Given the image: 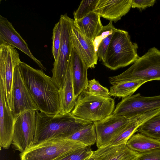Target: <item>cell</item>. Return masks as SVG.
<instances>
[{
    "mask_svg": "<svg viewBox=\"0 0 160 160\" xmlns=\"http://www.w3.org/2000/svg\"><path fill=\"white\" fill-rule=\"evenodd\" d=\"M21 75L39 111L51 115L59 114L58 89L52 78L41 70L23 62L18 65Z\"/></svg>",
    "mask_w": 160,
    "mask_h": 160,
    "instance_id": "1",
    "label": "cell"
},
{
    "mask_svg": "<svg viewBox=\"0 0 160 160\" xmlns=\"http://www.w3.org/2000/svg\"><path fill=\"white\" fill-rule=\"evenodd\" d=\"M92 123L70 113L51 115L37 111L33 145L50 139H63Z\"/></svg>",
    "mask_w": 160,
    "mask_h": 160,
    "instance_id": "2",
    "label": "cell"
},
{
    "mask_svg": "<svg viewBox=\"0 0 160 160\" xmlns=\"http://www.w3.org/2000/svg\"><path fill=\"white\" fill-rule=\"evenodd\" d=\"M138 49L137 44L131 41L128 32L117 29L113 33L102 62L112 70L125 67L139 57Z\"/></svg>",
    "mask_w": 160,
    "mask_h": 160,
    "instance_id": "3",
    "label": "cell"
},
{
    "mask_svg": "<svg viewBox=\"0 0 160 160\" xmlns=\"http://www.w3.org/2000/svg\"><path fill=\"white\" fill-rule=\"evenodd\" d=\"M108 79L112 85L121 82L160 80V50L150 48L126 70Z\"/></svg>",
    "mask_w": 160,
    "mask_h": 160,
    "instance_id": "4",
    "label": "cell"
},
{
    "mask_svg": "<svg viewBox=\"0 0 160 160\" xmlns=\"http://www.w3.org/2000/svg\"><path fill=\"white\" fill-rule=\"evenodd\" d=\"M115 109L114 100L92 94L83 91L78 97L70 112L75 117L93 122L110 116Z\"/></svg>",
    "mask_w": 160,
    "mask_h": 160,
    "instance_id": "5",
    "label": "cell"
},
{
    "mask_svg": "<svg viewBox=\"0 0 160 160\" xmlns=\"http://www.w3.org/2000/svg\"><path fill=\"white\" fill-rule=\"evenodd\" d=\"M87 146L63 139L48 140L33 145L20 154L21 160H54L74 150Z\"/></svg>",
    "mask_w": 160,
    "mask_h": 160,
    "instance_id": "6",
    "label": "cell"
},
{
    "mask_svg": "<svg viewBox=\"0 0 160 160\" xmlns=\"http://www.w3.org/2000/svg\"><path fill=\"white\" fill-rule=\"evenodd\" d=\"M59 20L61 23V44L58 59L54 62L51 70L52 79L58 89L63 88L65 80L72 47L69 32L74 23V20L67 14L61 15Z\"/></svg>",
    "mask_w": 160,
    "mask_h": 160,
    "instance_id": "7",
    "label": "cell"
},
{
    "mask_svg": "<svg viewBox=\"0 0 160 160\" xmlns=\"http://www.w3.org/2000/svg\"><path fill=\"white\" fill-rule=\"evenodd\" d=\"M21 61L19 53L15 48L7 44H0V84L3 87L7 103L11 111L14 70Z\"/></svg>",
    "mask_w": 160,
    "mask_h": 160,
    "instance_id": "8",
    "label": "cell"
},
{
    "mask_svg": "<svg viewBox=\"0 0 160 160\" xmlns=\"http://www.w3.org/2000/svg\"><path fill=\"white\" fill-rule=\"evenodd\" d=\"M36 111H26L15 119L14 134L12 145L21 152L33 144L36 120Z\"/></svg>",
    "mask_w": 160,
    "mask_h": 160,
    "instance_id": "9",
    "label": "cell"
},
{
    "mask_svg": "<svg viewBox=\"0 0 160 160\" xmlns=\"http://www.w3.org/2000/svg\"><path fill=\"white\" fill-rule=\"evenodd\" d=\"M160 108V95L145 97L139 93L123 98L113 114L131 118Z\"/></svg>",
    "mask_w": 160,
    "mask_h": 160,
    "instance_id": "10",
    "label": "cell"
},
{
    "mask_svg": "<svg viewBox=\"0 0 160 160\" xmlns=\"http://www.w3.org/2000/svg\"><path fill=\"white\" fill-rule=\"evenodd\" d=\"M18 65L14 69L12 87L11 112L14 119L26 111H38L21 75Z\"/></svg>",
    "mask_w": 160,
    "mask_h": 160,
    "instance_id": "11",
    "label": "cell"
},
{
    "mask_svg": "<svg viewBox=\"0 0 160 160\" xmlns=\"http://www.w3.org/2000/svg\"><path fill=\"white\" fill-rule=\"evenodd\" d=\"M135 117L129 118L112 114L102 120L93 122L98 148L108 145L115 137Z\"/></svg>",
    "mask_w": 160,
    "mask_h": 160,
    "instance_id": "12",
    "label": "cell"
},
{
    "mask_svg": "<svg viewBox=\"0 0 160 160\" xmlns=\"http://www.w3.org/2000/svg\"><path fill=\"white\" fill-rule=\"evenodd\" d=\"M4 43L16 48L28 55L42 69L46 68L41 61L35 58L28 44L15 30L12 24L5 18L0 15V44Z\"/></svg>",
    "mask_w": 160,
    "mask_h": 160,
    "instance_id": "13",
    "label": "cell"
},
{
    "mask_svg": "<svg viewBox=\"0 0 160 160\" xmlns=\"http://www.w3.org/2000/svg\"><path fill=\"white\" fill-rule=\"evenodd\" d=\"M69 33L73 46L88 69L94 68L97 64L98 57L93 42L83 36L74 26V23Z\"/></svg>",
    "mask_w": 160,
    "mask_h": 160,
    "instance_id": "14",
    "label": "cell"
},
{
    "mask_svg": "<svg viewBox=\"0 0 160 160\" xmlns=\"http://www.w3.org/2000/svg\"><path fill=\"white\" fill-rule=\"evenodd\" d=\"M14 119L7 103L3 88L0 84V148H9L13 141Z\"/></svg>",
    "mask_w": 160,
    "mask_h": 160,
    "instance_id": "15",
    "label": "cell"
},
{
    "mask_svg": "<svg viewBox=\"0 0 160 160\" xmlns=\"http://www.w3.org/2000/svg\"><path fill=\"white\" fill-rule=\"evenodd\" d=\"M72 72L74 96L76 99L86 87L88 82V68L72 43L68 61Z\"/></svg>",
    "mask_w": 160,
    "mask_h": 160,
    "instance_id": "16",
    "label": "cell"
},
{
    "mask_svg": "<svg viewBox=\"0 0 160 160\" xmlns=\"http://www.w3.org/2000/svg\"><path fill=\"white\" fill-rule=\"evenodd\" d=\"M132 0H99L94 12L100 17L116 22L132 8Z\"/></svg>",
    "mask_w": 160,
    "mask_h": 160,
    "instance_id": "17",
    "label": "cell"
},
{
    "mask_svg": "<svg viewBox=\"0 0 160 160\" xmlns=\"http://www.w3.org/2000/svg\"><path fill=\"white\" fill-rule=\"evenodd\" d=\"M59 114L70 113L73 110L76 101L74 96L71 67L68 62L66 79L63 88L58 89Z\"/></svg>",
    "mask_w": 160,
    "mask_h": 160,
    "instance_id": "18",
    "label": "cell"
},
{
    "mask_svg": "<svg viewBox=\"0 0 160 160\" xmlns=\"http://www.w3.org/2000/svg\"><path fill=\"white\" fill-rule=\"evenodd\" d=\"M74 25L83 36L93 42L103 27L100 15L93 12L82 18L74 20Z\"/></svg>",
    "mask_w": 160,
    "mask_h": 160,
    "instance_id": "19",
    "label": "cell"
},
{
    "mask_svg": "<svg viewBox=\"0 0 160 160\" xmlns=\"http://www.w3.org/2000/svg\"><path fill=\"white\" fill-rule=\"evenodd\" d=\"M126 145L131 150L142 153L160 148V141L138 133L132 135Z\"/></svg>",
    "mask_w": 160,
    "mask_h": 160,
    "instance_id": "20",
    "label": "cell"
},
{
    "mask_svg": "<svg viewBox=\"0 0 160 160\" xmlns=\"http://www.w3.org/2000/svg\"><path fill=\"white\" fill-rule=\"evenodd\" d=\"M63 139L81 143L87 146L94 144L97 140L94 124L93 122L86 125Z\"/></svg>",
    "mask_w": 160,
    "mask_h": 160,
    "instance_id": "21",
    "label": "cell"
},
{
    "mask_svg": "<svg viewBox=\"0 0 160 160\" xmlns=\"http://www.w3.org/2000/svg\"><path fill=\"white\" fill-rule=\"evenodd\" d=\"M146 82L138 81L117 82L110 88V96L122 98L132 95Z\"/></svg>",
    "mask_w": 160,
    "mask_h": 160,
    "instance_id": "22",
    "label": "cell"
},
{
    "mask_svg": "<svg viewBox=\"0 0 160 160\" xmlns=\"http://www.w3.org/2000/svg\"><path fill=\"white\" fill-rule=\"evenodd\" d=\"M138 131L144 135L160 141V114L143 123L139 127Z\"/></svg>",
    "mask_w": 160,
    "mask_h": 160,
    "instance_id": "23",
    "label": "cell"
},
{
    "mask_svg": "<svg viewBox=\"0 0 160 160\" xmlns=\"http://www.w3.org/2000/svg\"><path fill=\"white\" fill-rule=\"evenodd\" d=\"M91 146H87L69 152L54 160H84L92 154Z\"/></svg>",
    "mask_w": 160,
    "mask_h": 160,
    "instance_id": "24",
    "label": "cell"
},
{
    "mask_svg": "<svg viewBox=\"0 0 160 160\" xmlns=\"http://www.w3.org/2000/svg\"><path fill=\"white\" fill-rule=\"evenodd\" d=\"M99 0H82L77 10L73 13L74 20L82 18L95 10Z\"/></svg>",
    "mask_w": 160,
    "mask_h": 160,
    "instance_id": "25",
    "label": "cell"
},
{
    "mask_svg": "<svg viewBox=\"0 0 160 160\" xmlns=\"http://www.w3.org/2000/svg\"><path fill=\"white\" fill-rule=\"evenodd\" d=\"M85 92L102 97H110V92L108 89L101 85L95 79L88 81V85L84 90Z\"/></svg>",
    "mask_w": 160,
    "mask_h": 160,
    "instance_id": "26",
    "label": "cell"
},
{
    "mask_svg": "<svg viewBox=\"0 0 160 160\" xmlns=\"http://www.w3.org/2000/svg\"><path fill=\"white\" fill-rule=\"evenodd\" d=\"M139 153L131 150L126 144H124L120 150L113 154L106 160H133Z\"/></svg>",
    "mask_w": 160,
    "mask_h": 160,
    "instance_id": "27",
    "label": "cell"
},
{
    "mask_svg": "<svg viewBox=\"0 0 160 160\" xmlns=\"http://www.w3.org/2000/svg\"><path fill=\"white\" fill-rule=\"evenodd\" d=\"M61 41V23L60 20L54 25L52 36V53L54 61L57 60L58 56Z\"/></svg>",
    "mask_w": 160,
    "mask_h": 160,
    "instance_id": "28",
    "label": "cell"
},
{
    "mask_svg": "<svg viewBox=\"0 0 160 160\" xmlns=\"http://www.w3.org/2000/svg\"><path fill=\"white\" fill-rule=\"evenodd\" d=\"M112 22L110 21L108 25L103 26L102 30L94 39L93 43L96 52L102 40L109 35L113 33L117 29L113 25Z\"/></svg>",
    "mask_w": 160,
    "mask_h": 160,
    "instance_id": "29",
    "label": "cell"
},
{
    "mask_svg": "<svg viewBox=\"0 0 160 160\" xmlns=\"http://www.w3.org/2000/svg\"><path fill=\"white\" fill-rule=\"evenodd\" d=\"M113 33L103 39L98 47L97 51V55L98 58L102 62L104 60L106 51Z\"/></svg>",
    "mask_w": 160,
    "mask_h": 160,
    "instance_id": "30",
    "label": "cell"
},
{
    "mask_svg": "<svg viewBox=\"0 0 160 160\" xmlns=\"http://www.w3.org/2000/svg\"><path fill=\"white\" fill-rule=\"evenodd\" d=\"M133 160H160V148L139 153Z\"/></svg>",
    "mask_w": 160,
    "mask_h": 160,
    "instance_id": "31",
    "label": "cell"
},
{
    "mask_svg": "<svg viewBox=\"0 0 160 160\" xmlns=\"http://www.w3.org/2000/svg\"><path fill=\"white\" fill-rule=\"evenodd\" d=\"M156 1L155 0H132V8L142 10L148 7L153 6Z\"/></svg>",
    "mask_w": 160,
    "mask_h": 160,
    "instance_id": "32",
    "label": "cell"
},
{
    "mask_svg": "<svg viewBox=\"0 0 160 160\" xmlns=\"http://www.w3.org/2000/svg\"><path fill=\"white\" fill-rule=\"evenodd\" d=\"M84 160H93V158L91 157V156L86 159H84Z\"/></svg>",
    "mask_w": 160,
    "mask_h": 160,
    "instance_id": "33",
    "label": "cell"
}]
</instances>
